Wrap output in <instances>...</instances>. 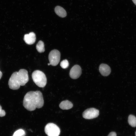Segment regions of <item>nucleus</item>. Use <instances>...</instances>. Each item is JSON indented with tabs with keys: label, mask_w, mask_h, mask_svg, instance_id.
Listing matches in <instances>:
<instances>
[{
	"label": "nucleus",
	"mask_w": 136,
	"mask_h": 136,
	"mask_svg": "<svg viewBox=\"0 0 136 136\" xmlns=\"http://www.w3.org/2000/svg\"><path fill=\"white\" fill-rule=\"evenodd\" d=\"M108 136H117L116 133L114 132H110Z\"/></svg>",
	"instance_id": "17"
},
{
	"label": "nucleus",
	"mask_w": 136,
	"mask_h": 136,
	"mask_svg": "<svg viewBox=\"0 0 136 136\" xmlns=\"http://www.w3.org/2000/svg\"><path fill=\"white\" fill-rule=\"evenodd\" d=\"M133 3L136 5V0H132Z\"/></svg>",
	"instance_id": "19"
},
{
	"label": "nucleus",
	"mask_w": 136,
	"mask_h": 136,
	"mask_svg": "<svg viewBox=\"0 0 136 136\" xmlns=\"http://www.w3.org/2000/svg\"><path fill=\"white\" fill-rule=\"evenodd\" d=\"M44 100L42 93L40 91H30L25 95L23 105L28 110L33 111L40 108L43 106Z\"/></svg>",
	"instance_id": "1"
},
{
	"label": "nucleus",
	"mask_w": 136,
	"mask_h": 136,
	"mask_svg": "<svg viewBox=\"0 0 136 136\" xmlns=\"http://www.w3.org/2000/svg\"><path fill=\"white\" fill-rule=\"evenodd\" d=\"M81 73L82 70L80 66L78 65H76L71 69L69 75L72 79H76L80 77Z\"/></svg>",
	"instance_id": "7"
},
{
	"label": "nucleus",
	"mask_w": 136,
	"mask_h": 136,
	"mask_svg": "<svg viewBox=\"0 0 136 136\" xmlns=\"http://www.w3.org/2000/svg\"><path fill=\"white\" fill-rule=\"evenodd\" d=\"M54 10L55 13L59 17L64 18L66 17L67 13L65 10L63 8L59 6H56Z\"/></svg>",
	"instance_id": "11"
},
{
	"label": "nucleus",
	"mask_w": 136,
	"mask_h": 136,
	"mask_svg": "<svg viewBox=\"0 0 136 136\" xmlns=\"http://www.w3.org/2000/svg\"><path fill=\"white\" fill-rule=\"evenodd\" d=\"M69 65V62L66 59H64L60 63V66L63 69L67 68Z\"/></svg>",
	"instance_id": "15"
},
{
	"label": "nucleus",
	"mask_w": 136,
	"mask_h": 136,
	"mask_svg": "<svg viewBox=\"0 0 136 136\" xmlns=\"http://www.w3.org/2000/svg\"><path fill=\"white\" fill-rule=\"evenodd\" d=\"M128 122L129 124L132 127L136 126V117L134 116L130 115L128 118Z\"/></svg>",
	"instance_id": "12"
},
{
	"label": "nucleus",
	"mask_w": 136,
	"mask_h": 136,
	"mask_svg": "<svg viewBox=\"0 0 136 136\" xmlns=\"http://www.w3.org/2000/svg\"><path fill=\"white\" fill-rule=\"evenodd\" d=\"M33 81L38 87H44L47 83V78L45 74L42 71L36 70L33 72L32 74Z\"/></svg>",
	"instance_id": "3"
},
{
	"label": "nucleus",
	"mask_w": 136,
	"mask_h": 136,
	"mask_svg": "<svg viewBox=\"0 0 136 136\" xmlns=\"http://www.w3.org/2000/svg\"><path fill=\"white\" fill-rule=\"evenodd\" d=\"M48 65H51L50 64V63H48Z\"/></svg>",
	"instance_id": "20"
},
{
	"label": "nucleus",
	"mask_w": 136,
	"mask_h": 136,
	"mask_svg": "<svg viewBox=\"0 0 136 136\" xmlns=\"http://www.w3.org/2000/svg\"><path fill=\"white\" fill-rule=\"evenodd\" d=\"M45 131L48 136H59L60 133L59 127L53 123H48L46 125Z\"/></svg>",
	"instance_id": "4"
},
{
	"label": "nucleus",
	"mask_w": 136,
	"mask_h": 136,
	"mask_svg": "<svg viewBox=\"0 0 136 136\" xmlns=\"http://www.w3.org/2000/svg\"><path fill=\"white\" fill-rule=\"evenodd\" d=\"M99 115V111L94 108L88 109L83 113V117L86 119H91L97 117Z\"/></svg>",
	"instance_id": "6"
},
{
	"label": "nucleus",
	"mask_w": 136,
	"mask_h": 136,
	"mask_svg": "<svg viewBox=\"0 0 136 136\" xmlns=\"http://www.w3.org/2000/svg\"><path fill=\"white\" fill-rule=\"evenodd\" d=\"M99 70L102 75L104 76H108L111 72V69L110 66L104 63L100 65Z\"/></svg>",
	"instance_id": "9"
},
{
	"label": "nucleus",
	"mask_w": 136,
	"mask_h": 136,
	"mask_svg": "<svg viewBox=\"0 0 136 136\" xmlns=\"http://www.w3.org/2000/svg\"><path fill=\"white\" fill-rule=\"evenodd\" d=\"M2 75V72L0 71V79H1V78Z\"/></svg>",
	"instance_id": "18"
},
{
	"label": "nucleus",
	"mask_w": 136,
	"mask_h": 136,
	"mask_svg": "<svg viewBox=\"0 0 136 136\" xmlns=\"http://www.w3.org/2000/svg\"></svg>",
	"instance_id": "22"
},
{
	"label": "nucleus",
	"mask_w": 136,
	"mask_h": 136,
	"mask_svg": "<svg viewBox=\"0 0 136 136\" xmlns=\"http://www.w3.org/2000/svg\"><path fill=\"white\" fill-rule=\"evenodd\" d=\"M73 104L70 101L66 100L61 102L59 105V107L63 110H67L72 108Z\"/></svg>",
	"instance_id": "10"
},
{
	"label": "nucleus",
	"mask_w": 136,
	"mask_h": 136,
	"mask_svg": "<svg viewBox=\"0 0 136 136\" xmlns=\"http://www.w3.org/2000/svg\"><path fill=\"white\" fill-rule=\"evenodd\" d=\"M36 36L34 33L31 32L28 34H25L24 36V40L27 44H32L35 42Z\"/></svg>",
	"instance_id": "8"
},
{
	"label": "nucleus",
	"mask_w": 136,
	"mask_h": 136,
	"mask_svg": "<svg viewBox=\"0 0 136 136\" xmlns=\"http://www.w3.org/2000/svg\"><path fill=\"white\" fill-rule=\"evenodd\" d=\"M29 80L27 71L24 69H21L18 72L13 73L8 81L10 88L15 90L19 89L20 86L25 85Z\"/></svg>",
	"instance_id": "2"
},
{
	"label": "nucleus",
	"mask_w": 136,
	"mask_h": 136,
	"mask_svg": "<svg viewBox=\"0 0 136 136\" xmlns=\"http://www.w3.org/2000/svg\"><path fill=\"white\" fill-rule=\"evenodd\" d=\"M6 115V112L5 111L2 109V108L0 105V117L4 116Z\"/></svg>",
	"instance_id": "16"
},
{
	"label": "nucleus",
	"mask_w": 136,
	"mask_h": 136,
	"mask_svg": "<svg viewBox=\"0 0 136 136\" xmlns=\"http://www.w3.org/2000/svg\"><path fill=\"white\" fill-rule=\"evenodd\" d=\"M60 57V54L59 51L56 49L52 50L48 56L50 63L52 66L57 65L59 62Z\"/></svg>",
	"instance_id": "5"
},
{
	"label": "nucleus",
	"mask_w": 136,
	"mask_h": 136,
	"mask_svg": "<svg viewBox=\"0 0 136 136\" xmlns=\"http://www.w3.org/2000/svg\"><path fill=\"white\" fill-rule=\"evenodd\" d=\"M135 136H136V131L135 132Z\"/></svg>",
	"instance_id": "21"
},
{
	"label": "nucleus",
	"mask_w": 136,
	"mask_h": 136,
	"mask_svg": "<svg viewBox=\"0 0 136 136\" xmlns=\"http://www.w3.org/2000/svg\"><path fill=\"white\" fill-rule=\"evenodd\" d=\"M25 133L23 129H20L16 131L14 133L13 136H24Z\"/></svg>",
	"instance_id": "14"
},
{
	"label": "nucleus",
	"mask_w": 136,
	"mask_h": 136,
	"mask_svg": "<svg viewBox=\"0 0 136 136\" xmlns=\"http://www.w3.org/2000/svg\"><path fill=\"white\" fill-rule=\"evenodd\" d=\"M36 48L38 51L40 53L44 52L45 49L44 42L41 41H39L36 45Z\"/></svg>",
	"instance_id": "13"
}]
</instances>
